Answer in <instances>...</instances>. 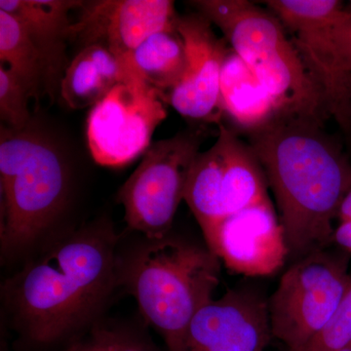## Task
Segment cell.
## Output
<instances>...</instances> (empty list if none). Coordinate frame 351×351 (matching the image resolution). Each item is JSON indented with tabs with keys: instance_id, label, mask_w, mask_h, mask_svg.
<instances>
[{
	"instance_id": "7",
	"label": "cell",
	"mask_w": 351,
	"mask_h": 351,
	"mask_svg": "<svg viewBox=\"0 0 351 351\" xmlns=\"http://www.w3.org/2000/svg\"><path fill=\"white\" fill-rule=\"evenodd\" d=\"M267 186L250 145L221 122L216 143L193 161L184 201L205 235L228 217L269 199Z\"/></svg>"
},
{
	"instance_id": "24",
	"label": "cell",
	"mask_w": 351,
	"mask_h": 351,
	"mask_svg": "<svg viewBox=\"0 0 351 351\" xmlns=\"http://www.w3.org/2000/svg\"><path fill=\"white\" fill-rule=\"evenodd\" d=\"M339 351H351V343L350 346H346V348H343V350H339Z\"/></svg>"
},
{
	"instance_id": "19",
	"label": "cell",
	"mask_w": 351,
	"mask_h": 351,
	"mask_svg": "<svg viewBox=\"0 0 351 351\" xmlns=\"http://www.w3.org/2000/svg\"><path fill=\"white\" fill-rule=\"evenodd\" d=\"M0 62L24 83L32 98H38L45 82L43 58L24 27L3 11H0Z\"/></svg>"
},
{
	"instance_id": "11",
	"label": "cell",
	"mask_w": 351,
	"mask_h": 351,
	"mask_svg": "<svg viewBox=\"0 0 351 351\" xmlns=\"http://www.w3.org/2000/svg\"><path fill=\"white\" fill-rule=\"evenodd\" d=\"M204 239L226 269L245 276H272L289 257L283 226L270 198L223 219Z\"/></svg>"
},
{
	"instance_id": "20",
	"label": "cell",
	"mask_w": 351,
	"mask_h": 351,
	"mask_svg": "<svg viewBox=\"0 0 351 351\" xmlns=\"http://www.w3.org/2000/svg\"><path fill=\"white\" fill-rule=\"evenodd\" d=\"M32 98L27 86L4 64H0V117L9 128H27L31 114L27 101Z\"/></svg>"
},
{
	"instance_id": "3",
	"label": "cell",
	"mask_w": 351,
	"mask_h": 351,
	"mask_svg": "<svg viewBox=\"0 0 351 351\" xmlns=\"http://www.w3.org/2000/svg\"><path fill=\"white\" fill-rule=\"evenodd\" d=\"M219 278L221 261L213 252L169 234L147 240L119 267V282L168 351L184 350L189 325L214 301Z\"/></svg>"
},
{
	"instance_id": "10",
	"label": "cell",
	"mask_w": 351,
	"mask_h": 351,
	"mask_svg": "<svg viewBox=\"0 0 351 351\" xmlns=\"http://www.w3.org/2000/svg\"><path fill=\"white\" fill-rule=\"evenodd\" d=\"M162 92L132 73L90 110L87 141L95 162L121 167L145 154L167 117Z\"/></svg>"
},
{
	"instance_id": "2",
	"label": "cell",
	"mask_w": 351,
	"mask_h": 351,
	"mask_svg": "<svg viewBox=\"0 0 351 351\" xmlns=\"http://www.w3.org/2000/svg\"><path fill=\"white\" fill-rule=\"evenodd\" d=\"M325 122L277 114L247 133L280 212L289 258L298 261L332 244L339 206L351 189V164Z\"/></svg>"
},
{
	"instance_id": "16",
	"label": "cell",
	"mask_w": 351,
	"mask_h": 351,
	"mask_svg": "<svg viewBox=\"0 0 351 351\" xmlns=\"http://www.w3.org/2000/svg\"><path fill=\"white\" fill-rule=\"evenodd\" d=\"M132 73L110 51L100 45L85 46L66 66L60 91L73 110L93 108Z\"/></svg>"
},
{
	"instance_id": "15",
	"label": "cell",
	"mask_w": 351,
	"mask_h": 351,
	"mask_svg": "<svg viewBox=\"0 0 351 351\" xmlns=\"http://www.w3.org/2000/svg\"><path fill=\"white\" fill-rule=\"evenodd\" d=\"M76 0H1L0 11L15 18L36 44L43 58L45 82L52 87L66 68L64 40L69 38V11L82 8Z\"/></svg>"
},
{
	"instance_id": "4",
	"label": "cell",
	"mask_w": 351,
	"mask_h": 351,
	"mask_svg": "<svg viewBox=\"0 0 351 351\" xmlns=\"http://www.w3.org/2000/svg\"><path fill=\"white\" fill-rule=\"evenodd\" d=\"M197 13L223 32L226 43L267 90L278 114L330 119L317 85L279 18L247 0H196Z\"/></svg>"
},
{
	"instance_id": "5",
	"label": "cell",
	"mask_w": 351,
	"mask_h": 351,
	"mask_svg": "<svg viewBox=\"0 0 351 351\" xmlns=\"http://www.w3.org/2000/svg\"><path fill=\"white\" fill-rule=\"evenodd\" d=\"M69 176L63 157L34 132L1 127L0 191L1 255L31 250L63 212Z\"/></svg>"
},
{
	"instance_id": "23",
	"label": "cell",
	"mask_w": 351,
	"mask_h": 351,
	"mask_svg": "<svg viewBox=\"0 0 351 351\" xmlns=\"http://www.w3.org/2000/svg\"><path fill=\"white\" fill-rule=\"evenodd\" d=\"M337 219L339 221H351V189L339 206Z\"/></svg>"
},
{
	"instance_id": "9",
	"label": "cell",
	"mask_w": 351,
	"mask_h": 351,
	"mask_svg": "<svg viewBox=\"0 0 351 351\" xmlns=\"http://www.w3.org/2000/svg\"><path fill=\"white\" fill-rule=\"evenodd\" d=\"M265 6L282 22L317 85L330 117L351 147V73L339 60L332 27L345 4L338 0H267Z\"/></svg>"
},
{
	"instance_id": "22",
	"label": "cell",
	"mask_w": 351,
	"mask_h": 351,
	"mask_svg": "<svg viewBox=\"0 0 351 351\" xmlns=\"http://www.w3.org/2000/svg\"><path fill=\"white\" fill-rule=\"evenodd\" d=\"M64 351H158L149 341L119 329L95 327L89 337Z\"/></svg>"
},
{
	"instance_id": "21",
	"label": "cell",
	"mask_w": 351,
	"mask_h": 351,
	"mask_svg": "<svg viewBox=\"0 0 351 351\" xmlns=\"http://www.w3.org/2000/svg\"><path fill=\"white\" fill-rule=\"evenodd\" d=\"M351 343V272L336 311L319 334L299 351H339Z\"/></svg>"
},
{
	"instance_id": "1",
	"label": "cell",
	"mask_w": 351,
	"mask_h": 351,
	"mask_svg": "<svg viewBox=\"0 0 351 351\" xmlns=\"http://www.w3.org/2000/svg\"><path fill=\"white\" fill-rule=\"evenodd\" d=\"M119 235L91 223L25 263L2 286L12 325L27 343L49 346L98 315L119 282Z\"/></svg>"
},
{
	"instance_id": "13",
	"label": "cell",
	"mask_w": 351,
	"mask_h": 351,
	"mask_svg": "<svg viewBox=\"0 0 351 351\" xmlns=\"http://www.w3.org/2000/svg\"><path fill=\"white\" fill-rule=\"evenodd\" d=\"M80 19L69 29V38L100 45L126 59L152 34L177 27L171 0H101L83 4Z\"/></svg>"
},
{
	"instance_id": "8",
	"label": "cell",
	"mask_w": 351,
	"mask_h": 351,
	"mask_svg": "<svg viewBox=\"0 0 351 351\" xmlns=\"http://www.w3.org/2000/svg\"><path fill=\"white\" fill-rule=\"evenodd\" d=\"M204 138L200 129L182 131L147 149L119 193L128 228L147 240L169 234Z\"/></svg>"
},
{
	"instance_id": "17",
	"label": "cell",
	"mask_w": 351,
	"mask_h": 351,
	"mask_svg": "<svg viewBox=\"0 0 351 351\" xmlns=\"http://www.w3.org/2000/svg\"><path fill=\"white\" fill-rule=\"evenodd\" d=\"M221 108L235 130L245 134L265 125L278 114L267 90L232 49L221 71Z\"/></svg>"
},
{
	"instance_id": "14",
	"label": "cell",
	"mask_w": 351,
	"mask_h": 351,
	"mask_svg": "<svg viewBox=\"0 0 351 351\" xmlns=\"http://www.w3.org/2000/svg\"><path fill=\"white\" fill-rule=\"evenodd\" d=\"M271 337L267 301L254 289L240 288L195 316L182 351H263Z\"/></svg>"
},
{
	"instance_id": "6",
	"label": "cell",
	"mask_w": 351,
	"mask_h": 351,
	"mask_svg": "<svg viewBox=\"0 0 351 351\" xmlns=\"http://www.w3.org/2000/svg\"><path fill=\"white\" fill-rule=\"evenodd\" d=\"M350 257L329 247L295 261L267 301L272 337L299 351L326 326L350 279Z\"/></svg>"
},
{
	"instance_id": "12",
	"label": "cell",
	"mask_w": 351,
	"mask_h": 351,
	"mask_svg": "<svg viewBox=\"0 0 351 351\" xmlns=\"http://www.w3.org/2000/svg\"><path fill=\"white\" fill-rule=\"evenodd\" d=\"M178 32L186 52V69L168 94L167 103L182 117L198 123H221V77L232 48L219 38L213 25L199 13L179 17Z\"/></svg>"
},
{
	"instance_id": "18",
	"label": "cell",
	"mask_w": 351,
	"mask_h": 351,
	"mask_svg": "<svg viewBox=\"0 0 351 351\" xmlns=\"http://www.w3.org/2000/svg\"><path fill=\"white\" fill-rule=\"evenodd\" d=\"M123 61L134 75L167 98L186 71V46L177 27L161 31L149 36Z\"/></svg>"
}]
</instances>
